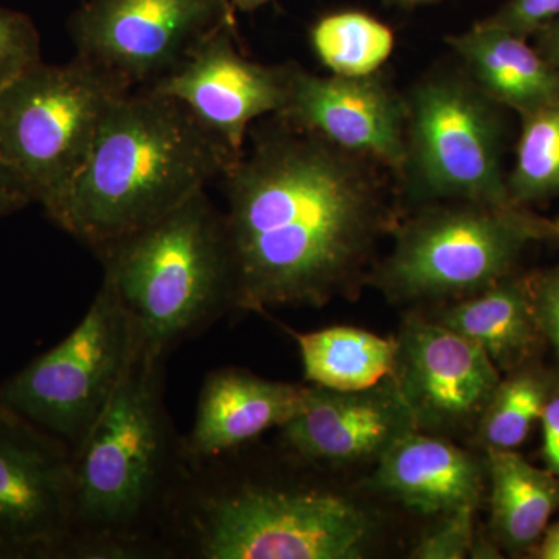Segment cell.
Segmentation results:
<instances>
[{"label": "cell", "mask_w": 559, "mask_h": 559, "mask_svg": "<svg viewBox=\"0 0 559 559\" xmlns=\"http://www.w3.org/2000/svg\"><path fill=\"white\" fill-rule=\"evenodd\" d=\"M224 173L234 310L322 308L353 299L401 218L377 162L280 117L257 121Z\"/></svg>", "instance_id": "cell-1"}, {"label": "cell", "mask_w": 559, "mask_h": 559, "mask_svg": "<svg viewBox=\"0 0 559 559\" xmlns=\"http://www.w3.org/2000/svg\"><path fill=\"white\" fill-rule=\"evenodd\" d=\"M165 362L140 345L73 452L66 559H168L165 530L191 462L165 403Z\"/></svg>", "instance_id": "cell-2"}, {"label": "cell", "mask_w": 559, "mask_h": 559, "mask_svg": "<svg viewBox=\"0 0 559 559\" xmlns=\"http://www.w3.org/2000/svg\"><path fill=\"white\" fill-rule=\"evenodd\" d=\"M238 156L179 102L128 91L110 105L90 159L49 218L95 250L201 193Z\"/></svg>", "instance_id": "cell-3"}, {"label": "cell", "mask_w": 559, "mask_h": 559, "mask_svg": "<svg viewBox=\"0 0 559 559\" xmlns=\"http://www.w3.org/2000/svg\"><path fill=\"white\" fill-rule=\"evenodd\" d=\"M377 533L373 513L342 492L224 454L191 463L164 544L168 559H359Z\"/></svg>", "instance_id": "cell-4"}, {"label": "cell", "mask_w": 559, "mask_h": 559, "mask_svg": "<svg viewBox=\"0 0 559 559\" xmlns=\"http://www.w3.org/2000/svg\"><path fill=\"white\" fill-rule=\"evenodd\" d=\"M94 252L140 345L154 355L168 358L182 342L234 310L226 219L207 190Z\"/></svg>", "instance_id": "cell-5"}, {"label": "cell", "mask_w": 559, "mask_h": 559, "mask_svg": "<svg viewBox=\"0 0 559 559\" xmlns=\"http://www.w3.org/2000/svg\"><path fill=\"white\" fill-rule=\"evenodd\" d=\"M367 285L395 305L450 304L518 272L535 245H559V218L522 205L433 202L401 216Z\"/></svg>", "instance_id": "cell-6"}, {"label": "cell", "mask_w": 559, "mask_h": 559, "mask_svg": "<svg viewBox=\"0 0 559 559\" xmlns=\"http://www.w3.org/2000/svg\"><path fill=\"white\" fill-rule=\"evenodd\" d=\"M406 159L395 187L417 209L433 202L516 205L503 171L507 121L462 66H437L404 92Z\"/></svg>", "instance_id": "cell-7"}, {"label": "cell", "mask_w": 559, "mask_h": 559, "mask_svg": "<svg viewBox=\"0 0 559 559\" xmlns=\"http://www.w3.org/2000/svg\"><path fill=\"white\" fill-rule=\"evenodd\" d=\"M91 62H38L0 91V159L50 215L90 159L110 105L128 92Z\"/></svg>", "instance_id": "cell-8"}, {"label": "cell", "mask_w": 559, "mask_h": 559, "mask_svg": "<svg viewBox=\"0 0 559 559\" xmlns=\"http://www.w3.org/2000/svg\"><path fill=\"white\" fill-rule=\"evenodd\" d=\"M140 342L132 320L103 280L68 336L0 384V404L75 452L117 392Z\"/></svg>", "instance_id": "cell-9"}, {"label": "cell", "mask_w": 559, "mask_h": 559, "mask_svg": "<svg viewBox=\"0 0 559 559\" xmlns=\"http://www.w3.org/2000/svg\"><path fill=\"white\" fill-rule=\"evenodd\" d=\"M235 11L229 0H90L69 32L81 60L127 90H150Z\"/></svg>", "instance_id": "cell-10"}, {"label": "cell", "mask_w": 559, "mask_h": 559, "mask_svg": "<svg viewBox=\"0 0 559 559\" xmlns=\"http://www.w3.org/2000/svg\"><path fill=\"white\" fill-rule=\"evenodd\" d=\"M72 451L0 404V559H66Z\"/></svg>", "instance_id": "cell-11"}, {"label": "cell", "mask_w": 559, "mask_h": 559, "mask_svg": "<svg viewBox=\"0 0 559 559\" xmlns=\"http://www.w3.org/2000/svg\"><path fill=\"white\" fill-rule=\"evenodd\" d=\"M396 341L392 380L415 429L451 440L473 436L502 378L487 353L418 312L404 319Z\"/></svg>", "instance_id": "cell-12"}, {"label": "cell", "mask_w": 559, "mask_h": 559, "mask_svg": "<svg viewBox=\"0 0 559 559\" xmlns=\"http://www.w3.org/2000/svg\"><path fill=\"white\" fill-rule=\"evenodd\" d=\"M286 87L288 64H261L238 49L231 14L150 91L186 106L205 130L241 154L252 124L282 110Z\"/></svg>", "instance_id": "cell-13"}, {"label": "cell", "mask_w": 559, "mask_h": 559, "mask_svg": "<svg viewBox=\"0 0 559 559\" xmlns=\"http://www.w3.org/2000/svg\"><path fill=\"white\" fill-rule=\"evenodd\" d=\"M275 117L377 162L395 182L403 171L406 103L384 70L364 76H325L288 62L286 100Z\"/></svg>", "instance_id": "cell-14"}, {"label": "cell", "mask_w": 559, "mask_h": 559, "mask_svg": "<svg viewBox=\"0 0 559 559\" xmlns=\"http://www.w3.org/2000/svg\"><path fill=\"white\" fill-rule=\"evenodd\" d=\"M280 450L311 469L367 465L415 429L392 378L366 390L340 392L310 384L299 414L282 426Z\"/></svg>", "instance_id": "cell-15"}, {"label": "cell", "mask_w": 559, "mask_h": 559, "mask_svg": "<svg viewBox=\"0 0 559 559\" xmlns=\"http://www.w3.org/2000/svg\"><path fill=\"white\" fill-rule=\"evenodd\" d=\"M308 389L310 384L272 381L237 367L210 371L193 426L183 437L190 462L241 450L267 430L282 428L299 414Z\"/></svg>", "instance_id": "cell-16"}, {"label": "cell", "mask_w": 559, "mask_h": 559, "mask_svg": "<svg viewBox=\"0 0 559 559\" xmlns=\"http://www.w3.org/2000/svg\"><path fill=\"white\" fill-rule=\"evenodd\" d=\"M487 474V462L451 439L412 430L378 460L371 485L407 510L439 518L480 506Z\"/></svg>", "instance_id": "cell-17"}, {"label": "cell", "mask_w": 559, "mask_h": 559, "mask_svg": "<svg viewBox=\"0 0 559 559\" xmlns=\"http://www.w3.org/2000/svg\"><path fill=\"white\" fill-rule=\"evenodd\" d=\"M430 319L479 345L502 374L540 358L546 347L532 274L514 272L479 294L443 304Z\"/></svg>", "instance_id": "cell-18"}, {"label": "cell", "mask_w": 559, "mask_h": 559, "mask_svg": "<svg viewBox=\"0 0 559 559\" xmlns=\"http://www.w3.org/2000/svg\"><path fill=\"white\" fill-rule=\"evenodd\" d=\"M447 43L474 84L503 109L521 117L558 100L559 72L527 39L477 22Z\"/></svg>", "instance_id": "cell-19"}, {"label": "cell", "mask_w": 559, "mask_h": 559, "mask_svg": "<svg viewBox=\"0 0 559 559\" xmlns=\"http://www.w3.org/2000/svg\"><path fill=\"white\" fill-rule=\"evenodd\" d=\"M485 454L492 538L510 554H532L559 510V479L518 452Z\"/></svg>", "instance_id": "cell-20"}, {"label": "cell", "mask_w": 559, "mask_h": 559, "mask_svg": "<svg viewBox=\"0 0 559 559\" xmlns=\"http://www.w3.org/2000/svg\"><path fill=\"white\" fill-rule=\"evenodd\" d=\"M299 347L305 381L340 392L381 384L395 370L399 341L355 326H330L308 333L289 330Z\"/></svg>", "instance_id": "cell-21"}, {"label": "cell", "mask_w": 559, "mask_h": 559, "mask_svg": "<svg viewBox=\"0 0 559 559\" xmlns=\"http://www.w3.org/2000/svg\"><path fill=\"white\" fill-rule=\"evenodd\" d=\"M559 380L540 358L528 360L500 378L473 439L481 450L514 451L540 421L547 400Z\"/></svg>", "instance_id": "cell-22"}, {"label": "cell", "mask_w": 559, "mask_h": 559, "mask_svg": "<svg viewBox=\"0 0 559 559\" xmlns=\"http://www.w3.org/2000/svg\"><path fill=\"white\" fill-rule=\"evenodd\" d=\"M310 44L333 75L364 76L384 68L395 49V35L366 11L344 10L320 17L311 27Z\"/></svg>", "instance_id": "cell-23"}, {"label": "cell", "mask_w": 559, "mask_h": 559, "mask_svg": "<svg viewBox=\"0 0 559 559\" xmlns=\"http://www.w3.org/2000/svg\"><path fill=\"white\" fill-rule=\"evenodd\" d=\"M507 189L511 201L522 207L559 198V98L521 116Z\"/></svg>", "instance_id": "cell-24"}, {"label": "cell", "mask_w": 559, "mask_h": 559, "mask_svg": "<svg viewBox=\"0 0 559 559\" xmlns=\"http://www.w3.org/2000/svg\"><path fill=\"white\" fill-rule=\"evenodd\" d=\"M40 61L39 33L31 17L0 7V91Z\"/></svg>", "instance_id": "cell-25"}, {"label": "cell", "mask_w": 559, "mask_h": 559, "mask_svg": "<svg viewBox=\"0 0 559 559\" xmlns=\"http://www.w3.org/2000/svg\"><path fill=\"white\" fill-rule=\"evenodd\" d=\"M479 506L441 514L411 551L414 559H463L469 557L476 539V516Z\"/></svg>", "instance_id": "cell-26"}, {"label": "cell", "mask_w": 559, "mask_h": 559, "mask_svg": "<svg viewBox=\"0 0 559 559\" xmlns=\"http://www.w3.org/2000/svg\"><path fill=\"white\" fill-rule=\"evenodd\" d=\"M558 16L559 0H509L479 22L528 39Z\"/></svg>", "instance_id": "cell-27"}, {"label": "cell", "mask_w": 559, "mask_h": 559, "mask_svg": "<svg viewBox=\"0 0 559 559\" xmlns=\"http://www.w3.org/2000/svg\"><path fill=\"white\" fill-rule=\"evenodd\" d=\"M533 301L546 347L554 353L559 377V264L532 274Z\"/></svg>", "instance_id": "cell-28"}, {"label": "cell", "mask_w": 559, "mask_h": 559, "mask_svg": "<svg viewBox=\"0 0 559 559\" xmlns=\"http://www.w3.org/2000/svg\"><path fill=\"white\" fill-rule=\"evenodd\" d=\"M540 426L544 462L547 469L559 479V380L540 415Z\"/></svg>", "instance_id": "cell-29"}, {"label": "cell", "mask_w": 559, "mask_h": 559, "mask_svg": "<svg viewBox=\"0 0 559 559\" xmlns=\"http://www.w3.org/2000/svg\"><path fill=\"white\" fill-rule=\"evenodd\" d=\"M32 202L31 190L27 189L24 180L0 159V218L20 212Z\"/></svg>", "instance_id": "cell-30"}, {"label": "cell", "mask_w": 559, "mask_h": 559, "mask_svg": "<svg viewBox=\"0 0 559 559\" xmlns=\"http://www.w3.org/2000/svg\"><path fill=\"white\" fill-rule=\"evenodd\" d=\"M536 49L559 72V16L535 33Z\"/></svg>", "instance_id": "cell-31"}, {"label": "cell", "mask_w": 559, "mask_h": 559, "mask_svg": "<svg viewBox=\"0 0 559 559\" xmlns=\"http://www.w3.org/2000/svg\"><path fill=\"white\" fill-rule=\"evenodd\" d=\"M533 558L559 559V522L547 527L538 546L532 551Z\"/></svg>", "instance_id": "cell-32"}, {"label": "cell", "mask_w": 559, "mask_h": 559, "mask_svg": "<svg viewBox=\"0 0 559 559\" xmlns=\"http://www.w3.org/2000/svg\"><path fill=\"white\" fill-rule=\"evenodd\" d=\"M229 2L235 10L246 11V13H249V11L261 9V7L270 3L271 0H229Z\"/></svg>", "instance_id": "cell-33"}, {"label": "cell", "mask_w": 559, "mask_h": 559, "mask_svg": "<svg viewBox=\"0 0 559 559\" xmlns=\"http://www.w3.org/2000/svg\"><path fill=\"white\" fill-rule=\"evenodd\" d=\"M392 2L399 3V5L403 7H417L428 5V3L440 2V0H392Z\"/></svg>", "instance_id": "cell-34"}]
</instances>
